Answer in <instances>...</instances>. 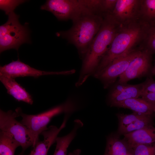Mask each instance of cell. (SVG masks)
Returning <instances> with one entry per match:
<instances>
[{"mask_svg":"<svg viewBox=\"0 0 155 155\" xmlns=\"http://www.w3.org/2000/svg\"><path fill=\"white\" fill-rule=\"evenodd\" d=\"M144 115H145L134 112L128 115L119 114L118 117L119 120V133L127 126Z\"/></svg>","mask_w":155,"mask_h":155,"instance_id":"603a6c76","label":"cell"},{"mask_svg":"<svg viewBox=\"0 0 155 155\" xmlns=\"http://www.w3.org/2000/svg\"><path fill=\"white\" fill-rule=\"evenodd\" d=\"M146 25L140 19L121 25L108 50L102 57L95 74L97 73L115 59L140 46L144 40Z\"/></svg>","mask_w":155,"mask_h":155,"instance_id":"3957f363","label":"cell"},{"mask_svg":"<svg viewBox=\"0 0 155 155\" xmlns=\"http://www.w3.org/2000/svg\"><path fill=\"white\" fill-rule=\"evenodd\" d=\"M143 92L142 83L128 85L125 89L118 94L110 96L111 105L129 99L141 96Z\"/></svg>","mask_w":155,"mask_h":155,"instance_id":"ac0fdd59","label":"cell"},{"mask_svg":"<svg viewBox=\"0 0 155 155\" xmlns=\"http://www.w3.org/2000/svg\"><path fill=\"white\" fill-rule=\"evenodd\" d=\"M103 14L85 8L79 16L72 21L70 29L57 32L56 35L66 39L77 49L81 56L85 55L102 23Z\"/></svg>","mask_w":155,"mask_h":155,"instance_id":"7a4b0ae2","label":"cell"},{"mask_svg":"<svg viewBox=\"0 0 155 155\" xmlns=\"http://www.w3.org/2000/svg\"><path fill=\"white\" fill-rule=\"evenodd\" d=\"M117 0H102V11L103 13H111L113 11Z\"/></svg>","mask_w":155,"mask_h":155,"instance_id":"484cf974","label":"cell"},{"mask_svg":"<svg viewBox=\"0 0 155 155\" xmlns=\"http://www.w3.org/2000/svg\"><path fill=\"white\" fill-rule=\"evenodd\" d=\"M131 151L132 150L123 140L112 134L107 138L104 155H133Z\"/></svg>","mask_w":155,"mask_h":155,"instance_id":"2e32d148","label":"cell"},{"mask_svg":"<svg viewBox=\"0 0 155 155\" xmlns=\"http://www.w3.org/2000/svg\"><path fill=\"white\" fill-rule=\"evenodd\" d=\"M140 49L133 50L115 59L100 72L95 74V77L102 82L105 88L108 87L125 72Z\"/></svg>","mask_w":155,"mask_h":155,"instance_id":"ba28073f","label":"cell"},{"mask_svg":"<svg viewBox=\"0 0 155 155\" xmlns=\"http://www.w3.org/2000/svg\"><path fill=\"white\" fill-rule=\"evenodd\" d=\"M73 71L50 72L36 69L21 61L19 58L16 61L0 67V75L15 78L19 77L32 76L37 78L42 75L53 74H68Z\"/></svg>","mask_w":155,"mask_h":155,"instance_id":"30bf717a","label":"cell"},{"mask_svg":"<svg viewBox=\"0 0 155 155\" xmlns=\"http://www.w3.org/2000/svg\"><path fill=\"white\" fill-rule=\"evenodd\" d=\"M67 119L65 117L59 127L51 125L42 131L41 134L43 136V140L37 142L30 153L27 155H47L50 147L55 142L58 134L65 127Z\"/></svg>","mask_w":155,"mask_h":155,"instance_id":"7c38bea8","label":"cell"},{"mask_svg":"<svg viewBox=\"0 0 155 155\" xmlns=\"http://www.w3.org/2000/svg\"><path fill=\"white\" fill-rule=\"evenodd\" d=\"M142 83L143 93L146 92L155 93V81L152 77L148 78Z\"/></svg>","mask_w":155,"mask_h":155,"instance_id":"4316f807","label":"cell"},{"mask_svg":"<svg viewBox=\"0 0 155 155\" xmlns=\"http://www.w3.org/2000/svg\"><path fill=\"white\" fill-rule=\"evenodd\" d=\"M150 73L152 75H155V60L154 65V66L152 68Z\"/></svg>","mask_w":155,"mask_h":155,"instance_id":"f546056e","label":"cell"},{"mask_svg":"<svg viewBox=\"0 0 155 155\" xmlns=\"http://www.w3.org/2000/svg\"><path fill=\"white\" fill-rule=\"evenodd\" d=\"M154 112H155V108H154Z\"/></svg>","mask_w":155,"mask_h":155,"instance_id":"4dcf8cb0","label":"cell"},{"mask_svg":"<svg viewBox=\"0 0 155 155\" xmlns=\"http://www.w3.org/2000/svg\"><path fill=\"white\" fill-rule=\"evenodd\" d=\"M81 152L80 150L77 149L74 150L72 152L69 153L68 155H81Z\"/></svg>","mask_w":155,"mask_h":155,"instance_id":"f1b7e54d","label":"cell"},{"mask_svg":"<svg viewBox=\"0 0 155 155\" xmlns=\"http://www.w3.org/2000/svg\"><path fill=\"white\" fill-rule=\"evenodd\" d=\"M85 8L81 0H48L40 7L41 9L51 12L61 21H73Z\"/></svg>","mask_w":155,"mask_h":155,"instance_id":"52a82bcc","label":"cell"},{"mask_svg":"<svg viewBox=\"0 0 155 155\" xmlns=\"http://www.w3.org/2000/svg\"><path fill=\"white\" fill-rule=\"evenodd\" d=\"M16 112L0 110V129L1 132L14 139L22 148L18 155H24L25 150L33 144L31 134L28 128L16 120Z\"/></svg>","mask_w":155,"mask_h":155,"instance_id":"8992f818","label":"cell"},{"mask_svg":"<svg viewBox=\"0 0 155 155\" xmlns=\"http://www.w3.org/2000/svg\"><path fill=\"white\" fill-rule=\"evenodd\" d=\"M145 24V33L141 47L148 50L152 55L155 53V24Z\"/></svg>","mask_w":155,"mask_h":155,"instance_id":"44dd1931","label":"cell"},{"mask_svg":"<svg viewBox=\"0 0 155 155\" xmlns=\"http://www.w3.org/2000/svg\"><path fill=\"white\" fill-rule=\"evenodd\" d=\"M133 155H155V142L148 144H141L132 149Z\"/></svg>","mask_w":155,"mask_h":155,"instance_id":"d4e9b609","label":"cell"},{"mask_svg":"<svg viewBox=\"0 0 155 155\" xmlns=\"http://www.w3.org/2000/svg\"><path fill=\"white\" fill-rule=\"evenodd\" d=\"M100 28L91 42L83 61L82 70L77 84L80 86L96 71L100 60L106 53L121 25L111 13L103 14Z\"/></svg>","mask_w":155,"mask_h":155,"instance_id":"6da1fadb","label":"cell"},{"mask_svg":"<svg viewBox=\"0 0 155 155\" xmlns=\"http://www.w3.org/2000/svg\"><path fill=\"white\" fill-rule=\"evenodd\" d=\"M128 84H119L115 85L112 89L110 94V96L115 95L121 93L124 91L127 87Z\"/></svg>","mask_w":155,"mask_h":155,"instance_id":"83f0119b","label":"cell"},{"mask_svg":"<svg viewBox=\"0 0 155 155\" xmlns=\"http://www.w3.org/2000/svg\"><path fill=\"white\" fill-rule=\"evenodd\" d=\"M111 106L128 108L134 113L152 116L154 112L155 104L138 98L127 99L115 103Z\"/></svg>","mask_w":155,"mask_h":155,"instance_id":"9a60e30c","label":"cell"},{"mask_svg":"<svg viewBox=\"0 0 155 155\" xmlns=\"http://www.w3.org/2000/svg\"><path fill=\"white\" fill-rule=\"evenodd\" d=\"M73 129L68 134L62 137H57L56 139L55 149L53 155H66L67 149L74 139L77 132L80 128L83 126L82 121L79 119L74 121Z\"/></svg>","mask_w":155,"mask_h":155,"instance_id":"e0dca14e","label":"cell"},{"mask_svg":"<svg viewBox=\"0 0 155 155\" xmlns=\"http://www.w3.org/2000/svg\"><path fill=\"white\" fill-rule=\"evenodd\" d=\"M152 116L144 115L130 125L119 133L123 135L152 125Z\"/></svg>","mask_w":155,"mask_h":155,"instance_id":"7402d4cb","label":"cell"},{"mask_svg":"<svg viewBox=\"0 0 155 155\" xmlns=\"http://www.w3.org/2000/svg\"><path fill=\"white\" fill-rule=\"evenodd\" d=\"M123 135V140L132 150L138 145L155 143V127L151 125Z\"/></svg>","mask_w":155,"mask_h":155,"instance_id":"4fadbf2b","label":"cell"},{"mask_svg":"<svg viewBox=\"0 0 155 155\" xmlns=\"http://www.w3.org/2000/svg\"><path fill=\"white\" fill-rule=\"evenodd\" d=\"M68 102L57 106L46 111L35 115H28L23 113L20 107L15 111L18 117L21 116L20 122L25 126L30 132L33 141L32 147L39 141V136L44 130L52 118L55 116L63 112H68L72 109Z\"/></svg>","mask_w":155,"mask_h":155,"instance_id":"5b68a950","label":"cell"},{"mask_svg":"<svg viewBox=\"0 0 155 155\" xmlns=\"http://www.w3.org/2000/svg\"><path fill=\"white\" fill-rule=\"evenodd\" d=\"M8 16L7 22L0 26V53L11 49L18 51L22 44L30 42L28 29L20 24L19 16L14 12Z\"/></svg>","mask_w":155,"mask_h":155,"instance_id":"277c9868","label":"cell"},{"mask_svg":"<svg viewBox=\"0 0 155 155\" xmlns=\"http://www.w3.org/2000/svg\"><path fill=\"white\" fill-rule=\"evenodd\" d=\"M140 20L146 24H155V0H142Z\"/></svg>","mask_w":155,"mask_h":155,"instance_id":"d6986e66","label":"cell"},{"mask_svg":"<svg viewBox=\"0 0 155 155\" xmlns=\"http://www.w3.org/2000/svg\"><path fill=\"white\" fill-rule=\"evenodd\" d=\"M152 54L148 50L141 48L125 72L119 77L118 83L127 84L129 81L150 73L152 67Z\"/></svg>","mask_w":155,"mask_h":155,"instance_id":"9c48e42d","label":"cell"},{"mask_svg":"<svg viewBox=\"0 0 155 155\" xmlns=\"http://www.w3.org/2000/svg\"><path fill=\"white\" fill-rule=\"evenodd\" d=\"M142 0H117L111 13L120 25L127 24L140 19Z\"/></svg>","mask_w":155,"mask_h":155,"instance_id":"8fae6325","label":"cell"},{"mask_svg":"<svg viewBox=\"0 0 155 155\" xmlns=\"http://www.w3.org/2000/svg\"><path fill=\"white\" fill-rule=\"evenodd\" d=\"M19 146L14 139L0 131V155H14L16 149Z\"/></svg>","mask_w":155,"mask_h":155,"instance_id":"ffe728a7","label":"cell"},{"mask_svg":"<svg viewBox=\"0 0 155 155\" xmlns=\"http://www.w3.org/2000/svg\"><path fill=\"white\" fill-rule=\"evenodd\" d=\"M0 80L7 90V93L16 100L32 104L33 100L31 95L14 78L0 75Z\"/></svg>","mask_w":155,"mask_h":155,"instance_id":"5bb4252c","label":"cell"},{"mask_svg":"<svg viewBox=\"0 0 155 155\" xmlns=\"http://www.w3.org/2000/svg\"><path fill=\"white\" fill-rule=\"evenodd\" d=\"M26 1L22 0H0V9L8 16L14 12L17 6Z\"/></svg>","mask_w":155,"mask_h":155,"instance_id":"cb8c5ba5","label":"cell"}]
</instances>
